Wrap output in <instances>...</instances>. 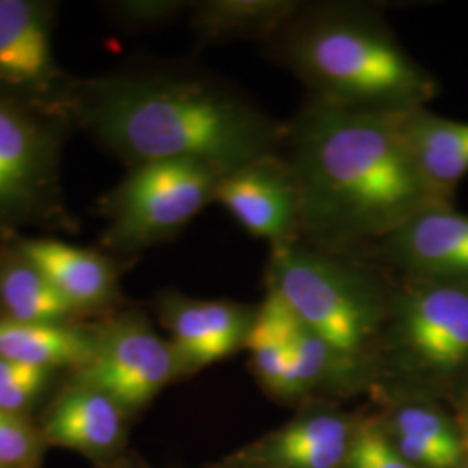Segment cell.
Returning <instances> with one entry per match:
<instances>
[{"label":"cell","mask_w":468,"mask_h":468,"mask_svg":"<svg viewBox=\"0 0 468 468\" xmlns=\"http://www.w3.org/2000/svg\"><path fill=\"white\" fill-rule=\"evenodd\" d=\"M61 118L129 167L183 160L231 172L282 146L284 120L234 85L174 68L71 79Z\"/></svg>","instance_id":"obj_1"},{"label":"cell","mask_w":468,"mask_h":468,"mask_svg":"<svg viewBox=\"0 0 468 468\" xmlns=\"http://www.w3.org/2000/svg\"><path fill=\"white\" fill-rule=\"evenodd\" d=\"M278 153L301 197V241L368 253L421 210L452 203L429 185L401 133V115L359 113L305 100L284 120Z\"/></svg>","instance_id":"obj_2"},{"label":"cell","mask_w":468,"mask_h":468,"mask_svg":"<svg viewBox=\"0 0 468 468\" xmlns=\"http://www.w3.org/2000/svg\"><path fill=\"white\" fill-rule=\"evenodd\" d=\"M321 106L380 115L427 108L439 84L406 50L382 11L356 2H301L262 46Z\"/></svg>","instance_id":"obj_3"},{"label":"cell","mask_w":468,"mask_h":468,"mask_svg":"<svg viewBox=\"0 0 468 468\" xmlns=\"http://www.w3.org/2000/svg\"><path fill=\"white\" fill-rule=\"evenodd\" d=\"M266 292L335 352L352 382L371 373L384 336L394 272L365 253L295 241L271 247Z\"/></svg>","instance_id":"obj_4"},{"label":"cell","mask_w":468,"mask_h":468,"mask_svg":"<svg viewBox=\"0 0 468 468\" xmlns=\"http://www.w3.org/2000/svg\"><path fill=\"white\" fill-rule=\"evenodd\" d=\"M63 118L0 98V236L37 226L77 231L61 185Z\"/></svg>","instance_id":"obj_5"},{"label":"cell","mask_w":468,"mask_h":468,"mask_svg":"<svg viewBox=\"0 0 468 468\" xmlns=\"http://www.w3.org/2000/svg\"><path fill=\"white\" fill-rule=\"evenodd\" d=\"M226 172L205 164L165 160L129 167L100 201L106 218L102 250L127 259L185 231L201 210L216 203Z\"/></svg>","instance_id":"obj_6"},{"label":"cell","mask_w":468,"mask_h":468,"mask_svg":"<svg viewBox=\"0 0 468 468\" xmlns=\"http://www.w3.org/2000/svg\"><path fill=\"white\" fill-rule=\"evenodd\" d=\"M380 356L420 382L441 384L468 373L467 284L394 272Z\"/></svg>","instance_id":"obj_7"},{"label":"cell","mask_w":468,"mask_h":468,"mask_svg":"<svg viewBox=\"0 0 468 468\" xmlns=\"http://www.w3.org/2000/svg\"><path fill=\"white\" fill-rule=\"evenodd\" d=\"M129 415L150 404L183 375L170 342L154 332L141 311H113L94 326V351L82 368L71 371Z\"/></svg>","instance_id":"obj_8"},{"label":"cell","mask_w":468,"mask_h":468,"mask_svg":"<svg viewBox=\"0 0 468 468\" xmlns=\"http://www.w3.org/2000/svg\"><path fill=\"white\" fill-rule=\"evenodd\" d=\"M56 4L0 0V98L61 118L71 79L52 50Z\"/></svg>","instance_id":"obj_9"},{"label":"cell","mask_w":468,"mask_h":468,"mask_svg":"<svg viewBox=\"0 0 468 468\" xmlns=\"http://www.w3.org/2000/svg\"><path fill=\"white\" fill-rule=\"evenodd\" d=\"M367 255L404 278L468 286V214L456 212L452 203L429 207Z\"/></svg>","instance_id":"obj_10"},{"label":"cell","mask_w":468,"mask_h":468,"mask_svg":"<svg viewBox=\"0 0 468 468\" xmlns=\"http://www.w3.org/2000/svg\"><path fill=\"white\" fill-rule=\"evenodd\" d=\"M216 203L245 233L269 247L301 241L299 187L278 151L224 174Z\"/></svg>","instance_id":"obj_11"},{"label":"cell","mask_w":468,"mask_h":468,"mask_svg":"<svg viewBox=\"0 0 468 468\" xmlns=\"http://www.w3.org/2000/svg\"><path fill=\"white\" fill-rule=\"evenodd\" d=\"M156 311L170 334L183 375L207 368L247 347L257 307L239 302L208 301L167 290Z\"/></svg>","instance_id":"obj_12"},{"label":"cell","mask_w":468,"mask_h":468,"mask_svg":"<svg viewBox=\"0 0 468 468\" xmlns=\"http://www.w3.org/2000/svg\"><path fill=\"white\" fill-rule=\"evenodd\" d=\"M15 250L42 271L49 283L82 316L113 313L122 302L120 276L125 259L108 251L68 245L56 238H30L23 234L0 236Z\"/></svg>","instance_id":"obj_13"},{"label":"cell","mask_w":468,"mask_h":468,"mask_svg":"<svg viewBox=\"0 0 468 468\" xmlns=\"http://www.w3.org/2000/svg\"><path fill=\"white\" fill-rule=\"evenodd\" d=\"M125 417L106 394L69 382L44 411L38 431L46 444L106 460L123 442Z\"/></svg>","instance_id":"obj_14"},{"label":"cell","mask_w":468,"mask_h":468,"mask_svg":"<svg viewBox=\"0 0 468 468\" xmlns=\"http://www.w3.org/2000/svg\"><path fill=\"white\" fill-rule=\"evenodd\" d=\"M401 133L423 179L452 201L468 176V123L417 108L402 113Z\"/></svg>","instance_id":"obj_15"},{"label":"cell","mask_w":468,"mask_h":468,"mask_svg":"<svg viewBox=\"0 0 468 468\" xmlns=\"http://www.w3.org/2000/svg\"><path fill=\"white\" fill-rule=\"evenodd\" d=\"M356 429L336 413H311L264 441L255 456L271 468H344Z\"/></svg>","instance_id":"obj_16"},{"label":"cell","mask_w":468,"mask_h":468,"mask_svg":"<svg viewBox=\"0 0 468 468\" xmlns=\"http://www.w3.org/2000/svg\"><path fill=\"white\" fill-rule=\"evenodd\" d=\"M94 351V326L19 323L0 316V357L34 368H82Z\"/></svg>","instance_id":"obj_17"},{"label":"cell","mask_w":468,"mask_h":468,"mask_svg":"<svg viewBox=\"0 0 468 468\" xmlns=\"http://www.w3.org/2000/svg\"><path fill=\"white\" fill-rule=\"evenodd\" d=\"M299 5V0H201L191 4L189 21L203 42L264 46Z\"/></svg>","instance_id":"obj_18"},{"label":"cell","mask_w":468,"mask_h":468,"mask_svg":"<svg viewBox=\"0 0 468 468\" xmlns=\"http://www.w3.org/2000/svg\"><path fill=\"white\" fill-rule=\"evenodd\" d=\"M0 316L19 323H77L82 314L40 269L0 239Z\"/></svg>","instance_id":"obj_19"},{"label":"cell","mask_w":468,"mask_h":468,"mask_svg":"<svg viewBox=\"0 0 468 468\" xmlns=\"http://www.w3.org/2000/svg\"><path fill=\"white\" fill-rule=\"evenodd\" d=\"M392 446L417 468H458L463 463L465 442L448 419L427 404H404L394 419Z\"/></svg>","instance_id":"obj_20"},{"label":"cell","mask_w":468,"mask_h":468,"mask_svg":"<svg viewBox=\"0 0 468 468\" xmlns=\"http://www.w3.org/2000/svg\"><path fill=\"white\" fill-rule=\"evenodd\" d=\"M54 371L0 357V410L23 415L46 392Z\"/></svg>","instance_id":"obj_21"},{"label":"cell","mask_w":468,"mask_h":468,"mask_svg":"<svg viewBox=\"0 0 468 468\" xmlns=\"http://www.w3.org/2000/svg\"><path fill=\"white\" fill-rule=\"evenodd\" d=\"M48 446L27 417L0 410V468H37Z\"/></svg>","instance_id":"obj_22"},{"label":"cell","mask_w":468,"mask_h":468,"mask_svg":"<svg viewBox=\"0 0 468 468\" xmlns=\"http://www.w3.org/2000/svg\"><path fill=\"white\" fill-rule=\"evenodd\" d=\"M344 468H417L408 463L390 439L373 425L356 429L349 458Z\"/></svg>","instance_id":"obj_23"},{"label":"cell","mask_w":468,"mask_h":468,"mask_svg":"<svg viewBox=\"0 0 468 468\" xmlns=\"http://www.w3.org/2000/svg\"><path fill=\"white\" fill-rule=\"evenodd\" d=\"M193 2L183 0H125L112 4V13L118 21L134 28H153L174 21L183 13H189Z\"/></svg>","instance_id":"obj_24"},{"label":"cell","mask_w":468,"mask_h":468,"mask_svg":"<svg viewBox=\"0 0 468 468\" xmlns=\"http://www.w3.org/2000/svg\"><path fill=\"white\" fill-rule=\"evenodd\" d=\"M458 468H468V462L467 463H462V465H460Z\"/></svg>","instance_id":"obj_25"}]
</instances>
